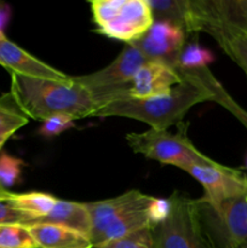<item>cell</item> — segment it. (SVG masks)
<instances>
[{"mask_svg": "<svg viewBox=\"0 0 247 248\" xmlns=\"http://www.w3.org/2000/svg\"><path fill=\"white\" fill-rule=\"evenodd\" d=\"M152 198L153 196L143 194L139 190H130L115 198L94 201V202H85L91 218L90 240L92 245L94 246L99 236L110 225L125 217L131 211L149 202Z\"/></svg>", "mask_w": 247, "mask_h": 248, "instance_id": "10", "label": "cell"}, {"mask_svg": "<svg viewBox=\"0 0 247 248\" xmlns=\"http://www.w3.org/2000/svg\"><path fill=\"white\" fill-rule=\"evenodd\" d=\"M7 193H9V191H7V190H5V189L2 188L1 186H0V198H1V196H5V195H7Z\"/></svg>", "mask_w": 247, "mask_h": 248, "instance_id": "28", "label": "cell"}, {"mask_svg": "<svg viewBox=\"0 0 247 248\" xmlns=\"http://www.w3.org/2000/svg\"><path fill=\"white\" fill-rule=\"evenodd\" d=\"M9 195V193H7ZM7 195L0 198V225L2 224H18L29 227L31 224V219L24 216L23 213L19 212Z\"/></svg>", "mask_w": 247, "mask_h": 248, "instance_id": "25", "label": "cell"}, {"mask_svg": "<svg viewBox=\"0 0 247 248\" xmlns=\"http://www.w3.org/2000/svg\"><path fill=\"white\" fill-rule=\"evenodd\" d=\"M185 31L169 21H154L136 46L149 61H160L176 69L177 58L185 45Z\"/></svg>", "mask_w": 247, "mask_h": 248, "instance_id": "9", "label": "cell"}, {"mask_svg": "<svg viewBox=\"0 0 247 248\" xmlns=\"http://www.w3.org/2000/svg\"><path fill=\"white\" fill-rule=\"evenodd\" d=\"M181 81V75L173 67L160 61H148L131 80L127 98L164 96Z\"/></svg>", "mask_w": 247, "mask_h": 248, "instance_id": "12", "label": "cell"}, {"mask_svg": "<svg viewBox=\"0 0 247 248\" xmlns=\"http://www.w3.org/2000/svg\"><path fill=\"white\" fill-rule=\"evenodd\" d=\"M24 162L9 154L0 155V186L7 190L19 181Z\"/></svg>", "mask_w": 247, "mask_h": 248, "instance_id": "23", "label": "cell"}, {"mask_svg": "<svg viewBox=\"0 0 247 248\" xmlns=\"http://www.w3.org/2000/svg\"><path fill=\"white\" fill-rule=\"evenodd\" d=\"M28 229L38 248H93L89 236L62 225L36 223Z\"/></svg>", "mask_w": 247, "mask_h": 248, "instance_id": "13", "label": "cell"}, {"mask_svg": "<svg viewBox=\"0 0 247 248\" xmlns=\"http://www.w3.org/2000/svg\"><path fill=\"white\" fill-rule=\"evenodd\" d=\"M201 229L213 248L247 242V193L218 203L196 200Z\"/></svg>", "mask_w": 247, "mask_h": 248, "instance_id": "4", "label": "cell"}, {"mask_svg": "<svg viewBox=\"0 0 247 248\" xmlns=\"http://www.w3.org/2000/svg\"><path fill=\"white\" fill-rule=\"evenodd\" d=\"M211 101V94L198 82L182 78V81L164 96L152 98H121L110 102L96 116H123L148 124L150 128L166 131L182 123L196 104Z\"/></svg>", "mask_w": 247, "mask_h": 248, "instance_id": "2", "label": "cell"}, {"mask_svg": "<svg viewBox=\"0 0 247 248\" xmlns=\"http://www.w3.org/2000/svg\"><path fill=\"white\" fill-rule=\"evenodd\" d=\"M170 203L169 199H157L153 198L148 206V218H149L150 228H154L164 222L170 215Z\"/></svg>", "mask_w": 247, "mask_h": 248, "instance_id": "26", "label": "cell"}, {"mask_svg": "<svg viewBox=\"0 0 247 248\" xmlns=\"http://www.w3.org/2000/svg\"><path fill=\"white\" fill-rule=\"evenodd\" d=\"M74 119L68 115H55L43 121L38 133L45 138H52L64 131L75 127Z\"/></svg>", "mask_w": 247, "mask_h": 248, "instance_id": "24", "label": "cell"}, {"mask_svg": "<svg viewBox=\"0 0 247 248\" xmlns=\"http://www.w3.org/2000/svg\"><path fill=\"white\" fill-rule=\"evenodd\" d=\"M1 248H38L28 227L18 224L0 225Z\"/></svg>", "mask_w": 247, "mask_h": 248, "instance_id": "21", "label": "cell"}, {"mask_svg": "<svg viewBox=\"0 0 247 248\" xmlns=\"http://www.w3.org/2000/svg\"><path fill=\"white\" fill-rule=\"evenodd\" d=\"M245 167H246V172H247V156H246V160H245Z\"/></svg>", "mask_w": 247, "mask_h": 248, "instance_id": "30", "label": "cell"}, {"mask_svg": "<svg viewBox=\"0 0 247 248\" xmlns=\"http://www.w3.org/2000/svg\"><path fill=\"white\" fill-rule=\"evenodd\" d=\"M0 248H1V247H0Z\"/></svg>", "mask_w": 247, "mask_h": 248, "instance_id": "31", "label": "cell"}, {"mask_svg": "<svg viewBox=\"0 0 247 248\" xmlns=\"http://www.w3.org/2000/svg\"><path fill=\"white\" fill-rule=\"evenodd\" d=\"M7 198L19 212L31 218V224L46 217L52 211L53 206L58 200L51 194L41 193V191H31L23 194L9 193Z\"/></svg>", "mask_w": 247, "mask_h": 248, "instance_id": "17", "label": "cell"}, {"mask_svg": "<svg viewBox=\"0 0 247 248\" xmlns=\"http://www.w3.org/2000/svg\"><path fill=\"white\" fill-rule=\"evenodd\" d=\"M205 33L215 38L225 55L232 58L247 77V31L220 21L216 14Z\"/></svg>", "mask_w": 247, "mask_h": 248, "instance_id": "14", "label": "cell"}, {"mask_svg": "<svg viewBox=\"0 0 247 248\" xmlns=\"http://www.w3.org/2000/svg\"><path fill=\"white\" fill-rule=\"evenodd\" d=\"M0 64L10 73L38 79L53 80L58 82H70L73 77L46 64L31 55L21 46L10 41L6 36L0 38Z\"/></svg>", "mask_w": 247, "mask_h": 248, "instance_id": "11", "label": "cell"}, {"mask_svg": "<svg viewBox=\"0 0 247 248\" xmlns=\"http://www.w3.org/2000/svg\"><path fill=\"white\" fill-rule=\"evenodd\" d=\"M218 19L247 31V0H213Z\"/></svg>", "mask_w": 247, "mask_h": 248, "instance_id": "20", "label": "cell"}, {"mask_svg": "<svg viewBox=\"0 0 247 248\" xmlns=\"http://www.w3.org/2000/svg\"><path fill=\"white\" fill-rule=\"evenodd\" d=\"M169 200V217L152 228L155 248H213L201 229L196 200L178 191Z\"/></svg>", "mask_w": 247, "mask_h": 248, "instance_id": "6", "label": "cell"}, {"mask_svg": "<svg viewBox=\"0 0 247 248\" xmlns=\"http://www.w3.org/2000/svg\"><path fill=\"white\" fill-rule=\"evenodd\" d=\"M181 78H186L189 80L198 82L205 87L211 94V101L220 104L224 109L232 114L245 127L247 128V110H245L223 87L208 68H201L196 70H177Z\"/></svg>", "mask_w": 247, "mask_h": 248, "instance_id": "15", "label": "cell"}, {"mask_svg": "<svg viewBox=\"0 0 247 248\" xmlns=\"http://www.w3.org/2000/svg\"><path fill=\"white\" fill-rule=\"evenodd\" d=\"M36 223H48L67 227L69 229L79 232L90 237L91 234V218L85 202L60 200L53 206L52 211L46 217L39 219ZM33 225V224H31Z\"/></svg>", "mask_w": 247, "mask_h": 248, "instance_id": "16", "label": "cell"}, {"mask_svg": "<svg viewBox=\"0 0 247 248\" xmlns=\"http://www.w3.org/2000/svg\"><path fill=\"white\" fill-rule=\"evenodd\" d=\"M90 6L97 33L126 44L142 39L154 23L148 0H92Z\"/></svg>", "mask_w": 247, "mask_h": 248, "instance_id": "3", "label": "cell"}, {"mask_svg": "<svg viewBox=\"0 0 247 248\" xmlns=\"http://www.w3.org/2000/svg\"><path fill=\"white\" fill-rule=\"evenodd\" d=\"M148 61L135 44H126L110 64L91 74L74 77V80L90 90L128 89L136 73Z\"/></svg>", "mask_w": 247, "mask_h": 248, "instance_id": "8", "label": "cell"}, {"mask_svg": "<svg viewBox=\"0 0 247 248\" xmlns=\"http://www.w3.org/2000/svg\"><path fill=\"white\" fill-rule=\"evenodd\" d=\"M29 118L22 111L12 94L0 96V149L17 130L27 125Z\"/></svg>", "mask_w": 247, "mask_h": 248, "instance_id": "18", "label": "cell"}, {"mask_svg": "<svg viewBox=\"0 0 247 248\" xmlns=\"http://www.w3.org/2000/svg\"><path fill=\"white\" fill-rule=\"evenodd\" d=\"M126 142L137 154L164 165L179 167L183 171L191 165L210 160L194 147L186 133V126L182 123L178 124L176 133L149 128L140 133H127Z\"/></svg>", "mask_w": 247, "mask_h": 248, "instance_id": "5", "label": "cell"}, {"mask_svg": "<svg viewBox=\"0 0 247 248\" xmlns=\"http://www.w3.org/2000/svg\"><path fill=\"white\" fill-rule=\"evenodd\" d=\"M94 248H155L152 228H144L127 236L106 242Z\"/></svg>", "mask_w": 247, "mask_h": 248, "instance_id": "22", "label": "cell"}, {"mask_svg": "<svg viewBox=\"0 0 247 248\" xmlns=\"http://www.w3.org/2000/svg\"><path fill=\"white\" fill-rule=\"evenodd\" d=\"M10 18V7L6 4L0 2V38L5 36L4 28Z\"/></svg>", "mask_w": 247, "mask_h": 248, "instance_id": "27", "label": "cell"}, {"mask_svg": "<svg viewBox=\"0 0 247 248\" xmlns=\"http://www.w3.org/2000/svg\"><path fill=\"white\" fill-rule=\"evenodd\" d=\"M10 93L28 118L44 121L55 115L74 120L96 114L110 102L128 97V89L90 90L77 82H58L11 73Z\"/></svg>", "mask_w": 247, "mask_h": 248, "instance_id": "1", "label": "cell"}, {"mask_svg": "<svg viewBox=\"0 0 247 248\" xmlns=\"http://www.w3.org/2000/svg\"><path fill=\"white\" fill-rule=\"evenodd\" d=\"M213 61L215 55L208 48L199 45L198 43H190L182 48L177 58L176 70H196L207 68Z\"/></svg>", "mask_w": 247, "mask_h": 248, "instance_id": "19", "label": "cell"}, {"mask_svg": "<svg viewBox=\"0 0 247 248\" xmlns=\"http://www.w3.org/2000/svg\"><path fill=\"white\" fill-rule=\"evenodd\" d=\"M232 248H247V242H246V244L236 245V246H234V247H232Z\"/></svg>", "mask_w": 247, "mask_h": 248, "instance_id": "29", "label": "cell"}, {"mask_svg": "<svg viewBox=\"0 0 247 248\" xmlns=\"http://www.w3.org/2000/svg\"><path fill=\"white\" fill-rule=\"evenodd\" d=\"M184 171L201 184L203 188L201 200L208 203H218L247 193V173L212 159L191 165Z\"/></svg>", "mask_w": 247, "mask_h": 248, "instance_id": "7", "label": "cell"}]
</instances>
